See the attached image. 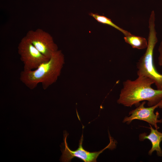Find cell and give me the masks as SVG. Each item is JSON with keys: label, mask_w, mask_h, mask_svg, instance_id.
<instances>
[{"label": "cell", "mask_w": 162, "mask_h": 162, "mask_svg": "<svg viewBox=\"0 0 162 162\" xmlns=\"http://www.w3.org/2000/svg\"><path fill=\"white\" fill-rule=\"evenodd\" d=\"M153 84L152 80L145 76H138L134 80H126L123 82L117 103L130 107L145 100L148 101L149 106L158 104L162 100V90L153 89Z\"/></svg>", "instance_id": "obj_1"}, {"label": "cell", "mask_w": 162, "mask_h": 162, "mask_svg": "<svg viewBox=\"0 0 162 162\" xmlns=\"http://www.w3.org/2000/svg\"><path fill=\"white\" fill-rule=\"evenodd\" d=\"M64 64V55L58 50L49 59L31 70H23L20 74V81L27 87L33 89L41 83L45 90L57 81Z\"/></svg>", "instance_id": "obj_2"}, {"label": "cell", "mask_w": 162, "mask_h": 162, "mask_svg": "<svg viewBox=\"0 0 162 162\" xmlns=\"http://www.w3.org/2000/svg\"><path fill=\"white\" fill-rule=\"evenodd\" d=\"M155 20V13L152 12L148 21V45L145 53L136 63L137 74L138 76H145L150 78L154 82L157 89L162 90V74L157 71L153 62L154 49L158 41Z\"/></svg>", "instance_id": "obj_3"}, {"label": "cell", "mask_w": 162, "mask_h": 162, "mask_svg": "<svg viewBox=\"0 0 162 162\" xmlns=\"http://www.w3.org/2000/svg\"><path fill=\"white\" fill-rule=\"evenodd\" d=\"M18 52L24 64V69L31 70L37 68L49 59L40 53L25 36L18 46Z\"/></svg>", "instance_id": "obj_4"}, {"label": "cell", "mask_w": 162, "mask_h": 162, "mask_svg": "<svg viewBox=\"0 0 162 162\" xmlns=\"http://www.w3.org/2000/svg\"><path fill=\"white\" fill-rule=\"evenodd\" d=\"M68 134L65 132L64 134V148L62 150V155L61 157L62 162H70L74 157L77 158L85 162H96L99 155L106 149L114 148L116 147V142L110 136V143L105 148L99 151L90 152L84 149L82 146L83 136L82 135L79 141V148L76 150L72 151L68 147L66 139Z\"/></svg>", "instance_id": "obj_5"}, {"label": "cell", "mask_w": 162, "mask_h": 162, "mask_svg": "<svg viewBox=\"0 0 162 162\" xmlns=\"http://www.w3.org/2000/svg\"><path fill=\"white\" fill-rule=\"evenodd\" d=\"M26 36L40 53L49 59L58 50L52 37L42 29L30 30Z\"/></svg>", "instance_id": "obj_6"}, {"label": "cell", "mask_w": 162, "mask_h": 162, "mask_svg": "<svg viewBox=\"0 0 162 162\" xmlns=\"http://www.w3.org/2000/svg\"><path fill=\"white\" fill-rule=\"evenodd\" d=\"M145 103V101L142 102L136 109L130 111L129 113L130 116L124 117L123 122L129 124L133 120L138 119L147 122L154 126L156 129L159 128L157 124L162 123V119H158L159 118V114L158 112L155 114L154 112V110L158 107V104L154 106L146 107L144 106Z\"/></svg>", "instance_id": "obj_7"}, {"label": "cell", "mask_w": 162, "mask_h": 162, "mask_svg": "<svg viewBox=\"0 0 162 162\" xmlns=\"http://www.w3.org/2000/svg\"><path fill=\"white\" fill-rule=\"evenodd\" d=\"M150 132L148 135L145 133L140 134L139 136V140L143 141L145 139L149 140L152 144V147L149 150L148 154L151 155L154 151L156 152L157 155L158 156H162V150L160 146V144L162 141V133L158 130V129H154L151 124H149Z\"/></svg>", "instance_id": "obj_8"}, {"label": "cell", "mask_w": 162, "mask_h": 162, "mask_svg": "<svg viewBox=\"0 0 162 162\" xmlns=\"http://www.w3.org/2000/svg\"><path fill=\"white\" fill-rule=\"evenodd\" d=\"M124 38L125 42L130 44L133 48L142 50L146 48L148 46L147 40L143 37L131 34L124 36Z\"/></svg>", "instance_id": "obj_9"}, {"label": "cell", "mask_w": 162, "mask_h": 162, "mask_svg": "<svg viewBox=\"0 0 162 162\" xmlns=\"http://www.w3.org/2000/svg\"><path fill=\"white\" fill-rule=\"evenodd\" d=\"M89 15L93 17L98 22L101 23L108 25L111 26L117 29L122 33L124 36L131 35V33L121 28L112 22V20L109 18L98 14L90 13Z\"/></svg>", "instance_id": "obj_10"}, {"label": "cell", "mask_w": 162, "mask_h": 162, "mask_svg": "<svg viewBox=\"0 0 162 162\" xmlns=\"http://www.w3.org/2000/svg\"><path fill=\"white\" fill-rule=\"evenodd\" d=\"M159 56L158 57V64L160 66H162V41L160 42L158 48Z\"/></svg>", "instance_id": "obj_11"}, {"label": "cell", "mask_w": 162, "mask_h": 162, "mask_svg": "<svg viewBox=\"0 0 162 162\" xmlns=\"http://www.w3.org/2000/svg\"><path fill=\"white\" fill-rule=\"evenodd\" d=\"M158 107L162 109V100L158 103Z\"/></svg>", "instance_id": "obj_12"}]
</instances>
